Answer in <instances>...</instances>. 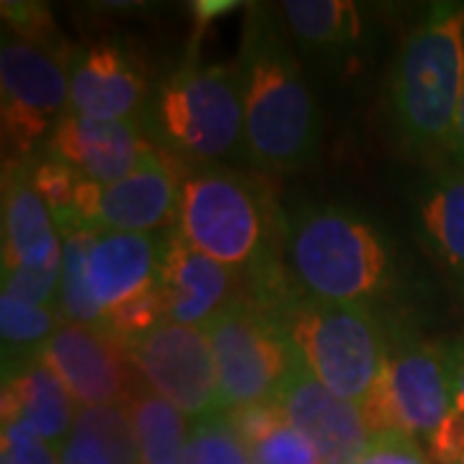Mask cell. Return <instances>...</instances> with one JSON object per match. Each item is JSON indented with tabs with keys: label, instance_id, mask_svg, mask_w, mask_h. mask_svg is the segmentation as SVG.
Returning a JSON list of instances; mask_svg holds the SVG:
<instances>
[{
	"label": "cell",
	"instance_id": "6da1fadb",
	"mask_svg": "<svg viewBox=\"0 0 464 464\" xmlns=\"http://www.w3.org/2000/svg\"><path fill=\"white\" fill-rule=\"evenodd\" d=\"M237 70L246 103V150L266 168H297L313 158L317 119L313 91L274 18L253 8Z\"/></svg>",
	"mask_w": 464,
	"mask_h": 464
},
{
	"label": "cell",
	"instance_id": "7a4b0ae2",
	"mask_svg": "<svg viewBox=\"0 0 464 464\" xmlns=\"http://www.w3.org/2000/svg\"><path fill=\"white\" fill-rule=\"evenodd\" d=\"M464 85V5L436 3L402 39L390 81L400 134L420 150H454Z\"/></svg>",
	"mask_w": 464,
	"mask_h": 464
},
{
	"label": "cell",
	"instance_id": "3957f363",
	"mask_svg": "<svg viewBox=\"0 0 464 464\" xmlns=\"http://www.w3.org/2000/svg\"><path fill=\"white\" fill-rule=\"evenodd\" d=\"M155 145L176 158L215 163L246 148L237 65H188L160 85L150 109Z\"/></svg>",
	"mask_w": 464,
	"mask_h": 464
},
{
	"label": "cell",
	"instance_id": "277c9868",
	"mask_svg": "<svg viewBox=\"0 0 464 464\" xmlns=\"http://www.w3.org/2000/svg\"><path fill=\"white\" fill-rule=\"evenodd\" d=\"M289 261L304 297L364 304L387 284L390 258L377 230L343 207H315L289 232Z\"/></svg>",
	"mask_w": 464,
	"mask_h": 464
},
{
	"label": "cell",
	"instance_id": "5b68a950",
	"mask_svg": "<svg viewBox=\"0 0 464 464\" xmlns=\"http://www.w3.org/2000/svg\"><path fill=\"white\" fill-rule=\"evenodd\" d=\"M279 323L299 364L333 395L359 405L380 384L390 353L364 304L302 297Z\"/></svg>",
	"mask_w": 464,
	"mask_h": 464
},
{
	"label": "cell",
	"instance_id": "8992f818",
	"mask_svg": "<svg viewBox=\"0 0 464 464\" xmlns=\"http://www.w3.org/2000/svg\"><path fill=\"white\" fill-rule=\"evenodd\" d=\"M268 197L258 181L230 170H201L183 179L176 235L232 271L268 258L274 230Z\"/></svg>",
	"mask_w": 464,
	"mask_h": 464
},
{
	"label": "cell",
	"instance_id": "52a82bcc",
	"mask_svg": "<svg viewBox=\"0 0 464 464\" xmlns=\"http://www.w3.org/2000/svg\"><path fill=\"white\" fill-rule=\"evenodd\" d=\"M219 382V411L276 400L297 364L282 323L243 297L207 325Z\"/></svg>",
	"mask_w": 464,
	"mask_h": 464
},
{
	"label": "cell",
	"instance_id": "ba28073f",
	"mask_svg": "<svg viewBox=\"0 0 464 464\" xmlns=\"http://www.w3.org/2000/svg\"><path fill=\"white\" fill-rule=\"evenodd\" d=\"M70 54L47 50L11 32L3 34V134L16 158L29 155L34 145L50 137L60 119L70 111Z\"/></svg>",
	"mask_w": 464,
	"mask_h": 464
},
{
	"label": "cell",
	"instance_id": "9c48e42d",
	"mask_svg": "<svg viewBox=\"0 0 464 464\" xmlns=\"http://www.w3.org/2000/svg\"><path fill=\"white\" fill-rule=\"evenodd\" d=\"M134 372L150 392L191 420L219 415V382L207 328L163 320L127 341Z\"/></svg>",
	"mask_w": 464,
	"mask_h": 464
},
{
	"label": "cell",
	"instance_id": "30bf717a",
	"mask_svg": "<svg viewBox=\"0 0 464 464\" xmlns=\"http://www.w3.org/2000/svg\"><path fill=\"white\" fill-rule=\"evenodd\" d=\"M179 158L155 150L134 173L114 183H78L72 215L91 230L155 232L176 222L181 194Z\"/></svg>",
	"mask_w": 464,
	"mask_h": 464
},
{
	"label": "cell",
	"instance_id": "8fae6325",
	"mask_svg": "<svg viewBox=\"0 0 464 464\" xmlns=\"http://www.w3.org/2000/svg\"><path fill=\"white\" fill-rule=\"evenodd\" d=\"M39 356L78 408L130 402L145 387L134 372L127 341L106 325L63 323Z\"/></svg>",
	"mask_w": 464,
	"mask_h": 464
},
{
	"label": "cell",
	"instance_id": "7c38bea8",
	"mask_svg": "<svg viewBox=\"0 0 464 464\" xmlns=\"http://www.w3.org/2000/svg\"><path fill=\"white\" fill-rule=\"evenodd\" d=\"M286 423L315 449L320 464H359L374 444L359 405L333 395L297 364L276 395Z\"/></svg>",
	"mask_w": 464,
	"mask_h": 464
},
{
	"label": "cell",
	"instance_id": "4fadbf2b",
	"mask_svg": "<svg viewBox=\"0 0 464 464\" xmlns=\"http://www.w3.org/2000/svg\"><path fill=\"white\" fill-rule=\"evenodd\" d=\"M400 431L426 436L444 423L454 411V372L449 346L411 341L387 356L382 374Z\"/></svg>",
	"mask_w": 464,
	"mask_h": 464
},
{
	"label": "cell",
	"instance_id": "5bb4252c",
	"mask_svg": "<svg viewBox=\"0 0 464 464\" xmlns=\"http://www.w3.org/2000/svg\"><path fill=\"white\" fill-rule=\"evenodd\" d=\"M158 150L140 119H88L67 114L50 134L52 158L83 181L114 183L134 173Z\"/></svg>",
	"mask_w": 464,
	"mask_h": 464
},
{
	"label": "cell",
	"instance_id": "9a60e30c",
	"mask_svg": "<svg viewBox=\"0 0 464 464\" xmlns=\"http://www.w3.org/2000/svg\"><path fill=\"white\" fill-rule=\"evenodd\" d=\"M160 286L166 320L194 328H207L246 295V282L237 279V271L191 248L181 235H168Z\"/></svg>",
	"mask_w": 464,
	"mask_h": 464
},
{
	"label": "cell",
	"instance_id": "2e32d148",
	"mask_svg": "<svg viewBox=\"0 0 464 464\" xmlns=\"http://www.w3.org/2000/svg\"><path fill=\"white\" fill-rule=\"evenodd\" d=\"M70 111L67 114L119 121L134 119L148 99V81L130 54L114 44L78 50L67 60Z\"/></svg>",
	"mask_w": 464,
	"mask_h": 464
},
{
	"label": "cell",
	"instance_id": "e0dca14e",
	"mask_svg": "<svg viewBox=\"0 0 464 464\" xmlns=\"http://www.w3.org/2000/svg\"><path fill=\"white\" fill-rule=\"evenodd\" d=\"M168 237L155 232L96 230L88 250V286L106 310L160 286Z\"/></svg>",
	"mask_w": 464,
	"mask_h": 464
},
{
	"label": "cell",
	"instance_id": "ac0fdd59",
	"mask_svg": "<svg viewBox=\"0 0 464 464\" xmlns=\"http://www.w3.org/2000/svg\"><path fill=\"white\" fill-rule=\"evenodd\" d=\"M63 264V235L34 188L29 168L11 163L3 179V268Z\"/></svg>",
	"mask_w": 464,
	"mask_h": 464
},
{
	"label": "cell",
	"instance_id": "d6986e66",
	"mask_svg": "<svg viewBox=\"0 0 464 464\" xmlns=\"http://www.w3.org/2000/svg\"><path fill=\"white\" fill-rule=\"evenodd\" d=\"M78 415V405L70 398L65 384L57 380V374L42 362V356H34L3 384V426L26 423L36 436L57 441L70 436L72 423Z\"/></svg>",
	"mask_w": 464,
	"mask_h": 464
},
{
	"label": "cell",
	"instance_id": "ffe728a7",
	"mask_svg": "<svg viewBox=\"0 0 464 464\" xmlns=\"http://www.w3.org/2000/svg\"><path fill=\"white\" fill-rule=\"evenodd\" d=\"M137 433L127 402L78 408L60 449L63 464H137Z\"/></svg>",
	"mask_w": 464,
	"mask_h": 464
},
{
	"label": "cell",
	"instance_id": "44dd1931",
	"mask_svg": "<svg viewBox=\"0 0 464 464\" xmlns=\"http://www.w3.org/2000/svg\"><path fill=\"white\" fill-rule=\"evenodd\" d=\"M57 230L63 235V282H60V313L70 323L81 325H103L106 313L88 286V250L96 230L83 225L72 212L54 215Z\"/></svg>",
	"mask_w": 464,
	"mask_h": 464
},
{
	"label": "cell",
	"instance_id": "7402d4cb",
	"mask_svg": "<svg viewBox=\"0 0 464 464\" xmlns=\"http://www.w3.org/2000/svg\"><path fill=\"white\" fill-rule=\"evenodd\" d=\"M127 405L137 433V464H183L188 439L186 415L148 387H140Z\"/></svg>",
	"mask_w": 464,
	"mask_h": 464
},
{
	"label": "cell",
	"instance_id": "603a6c76",
	"mask_svg": "<svg viewBox=\"0 0 464 464\" xmlns=\"http://www.w3.org/2000/svg\"><path fill=\"white\" fill-rule=\"evenodd\" d=\"M282 18L289 34L310 50H333L362 36L359 8L348 0H286Z\"/></svg>",
	"mask_w": 464,
	"mask_h": 464
},
{
	"label": "cell",
	"instance_id": "cb8c5ba5",
	"mask_svg": "<svg viewBox=\"0 0 464 464\" xmlns=\"http://www.w3.org/2000/svg\"><path fill=\"white\" fill-rule=\"evenodd\" d=\"M420 222L433 250L464 271V173H444L420 204Z\"/></svg>",
	"mask_w": 464,
	"mask_h": 464
},
{
	"label": "cell",
	"instance_id": "d4e9b609",
	"mask_svg": "<svg viewBox=\"0 0 464 464\" xmlns=\"http://www.w3.org/2000/svg\"><path fill=\"white\" fill-rule=\"evenodd\" d=\"M183 464H253L250 449L230 426L227 415L219 413L194 420L188 429Z\"/></svg>",
	"mask_w": 464,
	"mask_h": 464
},
{
	"label": "cell",
	"instance_id": "484cf974",
	"mask_svg": "<svg viewBox=\"0 0 464 464\" xmlns=\"http://www.w3.org/2000/svg\"><path fill=\"white\" fill-rule=\"evenodd\" d=\"M60 315L52 307H36L3 295L0 299V333L5 348H44L54 331L60 328Z\"/></svg>",
	"mask_w": 464,
	"mask_h": 464
},
{
	"label": "cell",
	"instance_id": "4316f807",
	"mask_svg": "<svg viewBox=\"0 0 464 464\" xmlns=\"http://www.w3.org/2000/svg\"><path fill=\"white\" fill-rule=\"evenodd\" d=\"M163 320H166V297H163V286H155L140 297L106 310L103 325L109 331H114L119 338L130 341V338L152 331Z\"/></svg>",
	"mask_w": 464,
	"mask_h": 464
},
{
	"label": "cell",
	"instance_id": "83f0119b",
	"mask_svg": "<svg viewBox=\"0 0 464 464\" xmlns=\"http://www.w3.org/2000/svg\"><path fill=\"white\" fill-rule=\"evenodd\" d=\"M60 282H63V264L44 266V268H29V266L3 268V295L36 307H50L54 295L60 292Z\"/></svg>",
	"mask_w": 464,
	"mask_h": 464
},
{
	"label": "cell",
	"instance_id": "f1b7e54d",
	"mask_svg": "<svg viewBox=\"0 0 464 464\" xmlns=\"http://www.w3.org/2000/svg\"><path fill=\"white\" fill-rule=\"evenodd\" d=\"M29 179H32L36 194L47 201L52 215L72 212L75 191H78V183H81V176L72 168L50 155L47 160L36 163L34 168L29 166Z\"/></svg>",
	"mask_w": 464,
	"mask_h": 464
},
{
	"label": "cell",
	"instance_id": "f546056e",
	"mask_svg": "<svg viewBox=\"0 0 464 464\" xmlns=\"http://www.w3.org/2000/svg\"><path fill=\"white\" fill-rule=\"evenodd\" d=\"M3 18L5 24H11V29L5 32L16 34L26 42L34 44H42L47 50H57L60 44V34L54 32V21H52L50 11L44 5H36V3H3ZM70 54V52H63Z\"/></svg>",
	"mask_w": 464,
	"mask_h": 464
},
{
	"label": "cell",
	"instance_id": "4dcf8cb0",
	"mask_svg": "<svg viewBox=\"0 0 464 464\" xmlns=\"http://www.w3.org/2000/svg\"><path fill=\"white\" fill-rule=\"evenodd\" d=\"M225 415H227L235 433L240 436V441L248 449L261 444L264 439H268L271 433L276 431V429H282L284 423H286L282 405L276 400L253 402V405H246V408L227 411Z\"/></svg>",
	"mask_w": 464,
	"mask_h": 464
},
{
	"label": "cell",
	"instance_id": "1f68e13d",
	"mask_svg": "<svg viewBox=\"0 0 464 464\" xmlns=\"http://www.w3.org/2000/svg\"><path fill=\"white\" fill-rule=\"evenodd\" d=\"M253 464H320L315 449L304 441L289 423L271 433L261 444L250 449Z\"/></svg>",
	"mask_w": 464,
	"mask_h": 464
},
{
	"label": "cell",
	"instance_id": "d6a6232c",
	"mask_svg": "<svg viewBox=\"0 0 464 464\" xmlns=\"http://www.w3.org/2000/svg\"><path fill=\"white\" fill-rule=\"evenodd\" d=\"M3 454H8L11 464H63L60 451L26 423L3 426Z\"/></svg>",
	"mask_w": 464,
	"mask_h": 464
},
{
	"label": "cell",
	"instance_id": "836d02e7",
	"mask_svg": "<svg viewBox=\"0 0 464 464\" xmlns=\"http://www.w3.org/2000/svg\"><path fill=\"white\" fill-rule=\"evenodd\" d=\"M359 464H429L418 449L413 436L408 433H384L377 436L372 449Z\"/></svg>",
	"mask_w": 464,
	"mask_h": 464
},
{
	"label": "cell",
	"instance_id": "e575fe53",
	"mask_svg": "<svg viewBox=\"0 0 464 464\" xmlns=\"http://www.w3.org/2000/svg\"><path fill=\"white\" fill-rule=\"evenodd\" d=\"M431 457L439 464H462L464 462V413L451 411L444 423L429 439Z\"/></svg>",
	"mask_w": 464,
	"mask_h": 464
},
{
	"label": "cell",
	"instance_id": "d590c367",
	"mask_svg": "<svg viewBox=\"0 0 464 464\" xmlns=\"http://www.w3.org/2000/svg\"><path fill=\"white\" fill-rule=\"evenodd\" d=\"M235 8H237L235 0H199V3H194V18L201 26H209L212 21H217L219 16H227Z\"/></svg>",
	"mask_w": 464,
	"mask_h": 464
},
{
	"label": "cell",
	"instance_id": "8d00e7d4",
	"mask_svg": "<svg viewBox=\"0 0 464 464\" xmlns=\"http://www.w3.org/2000/svg\"><path fill=\"white\" fill-rule=\"evenodd\" d=\"M451 351V372H454V408L464 413V338L457 341Z\"/></svg>",
	"mask_w": 464,
	"mask_h": 464
},
{
	"label": "cell",
	"instance_id": "74e56055",
	"mask_svg": "<svg viewBox=\"0 0 464 464\" xmlns=\"http://www.w3.org/2000/svg\"><path fill=\"white\" fill-rule=\"evenodd\" d=\"M454 152L464 160V85L459 96V111H457V132H454Z\"/></svg>",
	"mask_w": 464,
	"mask_h": 464
},
{
	"label": "cell",
	"instance_id": "f35d334b",
	"mask_svg": "<svg viewBox=\"0 0 464 464\" xmlns=\"http://www.w3.org/2000/svg\"><path fill=\"white\" fill-rule=\"evenodd\" d=\"M462 464H464V462H462Z\"/></svg>",
	"mask_w": 464,
	"mask_h": 464
}]
</instances>
